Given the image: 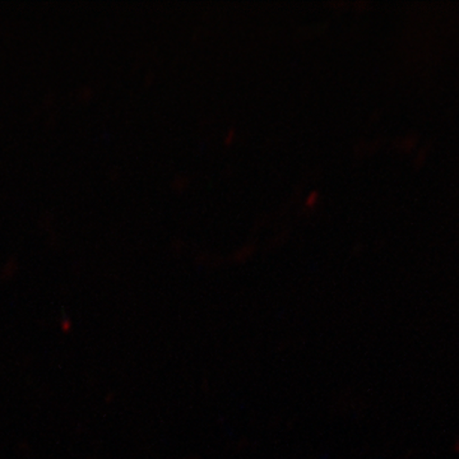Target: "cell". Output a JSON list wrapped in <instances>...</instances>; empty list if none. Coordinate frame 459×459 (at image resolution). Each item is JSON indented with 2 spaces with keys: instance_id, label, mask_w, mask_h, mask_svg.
I'll list each match as a JSON object with an SVG mask.
<instances>
[{
  "instance_id": "1",
  "label": "cell",
  "mask_w": 459,
  "mask_h": 459,
  "mask_svg": "<svg viewBox=\"0 0 459 459\" xmlns=\"http://www.w3.org/2000/svg\"><path fill=\"white\" fill-rule=\"evenodd\" d=\"M453 452L457 453L459 455V437L455 440V443H453L452 446Z\"/></svg>"
}]
</instances>
